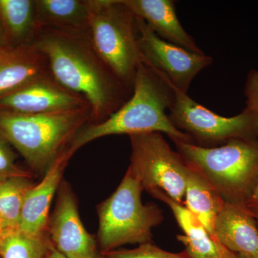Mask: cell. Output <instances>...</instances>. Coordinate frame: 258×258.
I'll list each match as a JSON object with an SVG mask.
<instances>
[{"instance_id":"cell-1","label":"cell","mask_w":258,"mask_h":258,"mask_svg":"<svg viewBox=\"0 0 258 258\" xmlns=\"http://www.w3.org/2000/svg\"><path fill=\"white\" fill-rule=\"evenodd\" d=\"M32 44L46 57L52 78L88 102L90 123L106 120L132 97L133 90L120 82L96 53L88 31L40 29Z\"/></svg>"},{"instance_id":"cell-2","label":"cell","mask_w":258,"mask_h":258,"mask_svg":"<svg viewBox=\"0 0 258 258\" xmlns=\"http://www.w3.org/2000/svg\"><path fill=\"white\" fill-rule=\"evenodd\" d=\"M174 99L172 88L147 64L139 66L133 93L128 101L99 123H88L69 144L72 154L93 141L111 135L164 133L172 141L193 144L192 139L171 123L169 108Z\"/></svg>"},{"instance_id":"cell-3","label":"cell","mask_w":258,"mask_h":258,"mask_svg":"<svg viewBox=\"0 0 258 258\" xmlns=\"http://www.w3.org/2000/svg\"><path fill=\"white\" fill-rule=\"evenodd\" d=\"M91 122L90 106L42 114L0 111V137L32 170L45 173L80 129Z\"/></svg>"},{"instance_id":"cell-4","label":"cell","mask_w":258,"mask_h":258,"mask_svg":"<svg viewBox=\"0 0 258 258\" xmlns=\"http://www.w3.org/2000/svg\"><path fill=\"white\" fill-rule=\"evenodd\" d=\"M185 162L226 203L247 205L258 179V140L232 139L216 147L173 141Z\"/></svg>"},{"instance_id":"cell-5","label":"cell","mask_w":258,"mask_h":258,"mask_svg":"<svg viewBox=\"0 0 258 258\" xmlns=\"http://www.w3.org/2000/svg\"><path fill=\"white\" fill-rule=\"evenodd\" d=\"M88 33L100 58L120 82L133 90L142 57L137 18L123 0H89Z\"/></svg>"},{"instance_id":"cell-6","label":"cell","mask_w":258,"mask_h":258,"mask_svg":"<svg viewBox=\"0 0 258 258\" xmlns=\"http://www.w3.org/2000/svg\"><path fill=\"white\" fill-rule=\"evenodd\" d=\"M142 191L140 181L128 169L114 192L98 205L100 253L126 244L152 242V229L160 225L164 215L154 204L142 203Z\"/></svg>"},{"instance_id":"cell-7","label":"cell","mask_w":258,"mask_h":258,"mask_svg":"<svg viewBox=\"0 0 258 258\" xmlns=\"http://www.w3.org/2000/svg\"><path fill=\"white\" fill-rule=\"evenodd\" d=\"M131 153L128 169L149 194L161 191L184 205L186 183L191 168L171 149L162 134L129 136Z\"/></svg>"},{"instance_id":"cell-8","label":"cell","mask_w":258,"mask_h":258,"mask_svg":"<svg viewBox=\"0 0 258 258\" xmlns=\"http://www.w3.org/2000/svg\"><path fill=\"white\" fill-rule=\"evenodd\" d=\"M166 82L174 93V101L169 110L171 123L191 137L195 145L210 148L232 139L258 140V113L244 108L235 116H222Z\"/></svg>"},{"instance_id":"cell-9","label":"cell","mask_w":258,"mask_h":258,"mask_svg":"<svg viewBox=\"0 0 258 258\" xmlns=\"http://www.w3.org/2000/svg\"><path fill=\"white\" fill-rule=\"evenodd\" d=\"M136 18L142 62L171 86L187 93L197 75L213 62L212 57L162 40L143 20Z\"/></svg>"},{"instance_id":"cell-10","label":"cell","mask_w":258,"mask_h":258,"mask_svg":"<svg viewBox=\"0 0 258 258\" xmlns=\"http://www.w3.org/2000/svg\"><path fill=\"white\" fill-rule=\"evenodd\" d=\"M58 196L47 233L55 248L66 258H97V241L90 235L80 218L76 197L69 185L61 181Z\"/></svg>"},{"instance_id":"cell-11","label":"cell","mask_w":258,"mask_h":258,"mask_svg":"<svg viewBox=\"0 0 258 258\" xmlns=\"http://www.w3.org/2000/svg\"><path fill=\"white\" fill-rule=\"evenodd\" d=\"M90 106L82 96L60 86L51 74L40 76L0 97V111L42 114Z\"/></svg>"},{"instance_id":"cell-12","label":"cell","mask_w":258,"mask_h":258,"mask_svg":"<svg viewBox=\"0 0 258 258\" xmlns=\"http://www.w3.org/2000/svg\"><path fill=\"white\" fill-rule=\"evenodd\" d=\"M73 155L69 147L64 148L45 171L42 181L29 191L22 210L19 230L31 235L47 233L51 203Z\"/></svg>"},{"instance_id":"cell-13","label":"cell","mask_w":258,"mask_h":258,"mask_svg":"<svg viewBox=\"0 0 258 258\" xmlns=\"http://www.w3.org/2000/svg\"><path fill=\"white\" fill-rule=\"evenodd\" d=\"M137 18L142 19L158 37L198 53H204L195 39L180 23L173 0H123Z\"/></svg>"},{"instance_id":"cell-14","label":"cell","mask_w":258,"mask_h":258,"mask_svg":"<svg viewBox=\"0 0 258 258\" xmlns=\"http://www.w3.org/2000/svg\"><path fill=\"white\" fill-rule=\"evenodd\" d=\"M49 74L46 57L33 44L0 47V97Z\"/></svg>"},{"instance_id":"cell-15","label":"cell","mask_w":258,"mask_h":258,"mask_svg":"<svg viewBox=\"0 0 258 258\" xmlns=\"http://www.w3.org/2000/svg\"><path fill=\"white\" fill-rule=\"evenodd\" d=\"M216 233L230 252L258 258V225L247 205L225 203L217 217Z\"/></svg>"},{"instance_id":"cell-16","label":"cell","mask_w":258,"mask_h":258,"mask_svg":"<svg viewBox=\"0 0 258 258\" xmlns=\"http://www.w3.org/2000/svg\"><path fill=\"white\" fill-rule=\"evenodd\" d=\"M154 198L166 203L174 214L178 225L185 235L176 236L184 244L183 253L187 258H237L236 254L226 248H222L214 240L197 217L184 205L171 200L161 191L151 194Z\"/></svg>"},{"instance_id":"cell-17","label":"cell","mask_w":258,"mask_h":258,"mask_svg":"<svg viewBox=\"0 0 258 258\" xmlns=\"http://www.w3.org/2000/svg\"><path fill=\"white\" fill-rule=\"evenodd\" d=\"M38 30L42 28L86 32L89 0H35Z\"/></svg>"},{"instance_id":"cell-18","label":"cell","mask_w":258,"mask_h":258,"mask_svg":"<svg viewBox=\"0 0 258 258\" xmlns=\"http://www.w3.org/2000/svg\"><path fill=\"white\" fill-rule=\"evenodd\" d=\"M225 203L208 180L191 169L186 183L184 206L197 217L214 242L222 248L225 247L217 237L216 222Z\"/></svg>"},{"instance_id":"cell-19","label":"cell","mask_w":258,"mask_h":258,"mask_svg":"<svg viewBox=\"0 0 258 258\" xmlns=\"http://www.w3.org/2000/svg\"><path fill=\"white\" fill-rule=\"evenodd\" d=\"M0 21L8 45L32 44L38 31L35 0H0Z\"/></svg>"},{"instance_id":"cell-20","label":"cell","mask_w":258,"mask_h":258,"mask_svg":"<svg viewBox=\"0 0 258 258\" xmlns=\"http://www.w3.org/2000/svg\"><path fill=\"white\" fill-rule=\"evenodd\" d=\"M29 178L13 176L0 181V217L5 231L19 230L24 203L35 186Z\"/></svg>"},{"instance_id":"cell-21","label":"cell","mask_w":258,"mask_h":258,"mask_svg":"<svg viewBox=\"0 0 258 258\" xmlns=\"http://www.w3.org/2000/svg\"><path fill=\"white\" fill-rule=\"evenodd\" d=\"M50 244L47 233L36 236L19 230L5 231L0 237V258H44Z\"/></svg>"},{"instance_id":"cell-22","label":"cell","mask_w":258,"mask_h":258,"mask_svg":"<svg viewBox=\"0 0 258 258\" xmlns=\"http://www.w3.org/2000/svg\"><path fill=\"white\" fill-rule=\"evenodd\" d=\"M101 254L106 258H187L182 252L180 253L167 252L152 242L139 244L137 248L114 249Z\"/></svg>"},{"instance_id":"cell-23","label":"cell","mask_w":258,"mask_h":258,"mask_svg":"<svg viewBox=\"0 0 258 258\" xmlns=\"http://www.w3.org/2000/svg\"><path fill=\"white\" fill-rule=\"evenodd\" d=\"M9 144L0 137V181L13 176L30 177L28 172L22 170L15 164V156Z\"/></svg>"},{"instance_id":"cell-24","label":"cell","mask_w":258,"mask_h":258,"mask_svg":"<svg viewBox=\"0 0 258 258\" xmlns=\"http://www.w3.org/2000/svg\"><path fill=\"white\" fill-rule=\"evenodd\" d=\"M246 109L258 113V70L249 71L244 86Z\"/></svg>"},{"instance_id":"cell-25","label":"cell","mask_w":258,"mask_h":258,"mask_svg":"<svg viewBox=\"0 0 258 258\" xmlns=\"http://www.w3.org/2000/svg\"><path fill=\"white\" fill-rule=\"evenodd\" d=\"M249 208H258V179L252 191V195L247 203Z\"/></svg>"},{"instance_id":"cell-26","label":"cell","mask_w":258,"mask_h":258,"mask_svg":"<svg viewBox=\"0 0 258 258\" xmlns=\"http://www.w3.org/2000/svg\"><path fill=\"white\" fill-rule=\"evenodd\" d=\"M44 258H66L62 254L60 253L54 247L53 244L51 242L48 250Z\"/></svg>"},{"instance_id":"cell-27","label":"cell","mask_w":258,"mask_h":258,"mask_svg":"<svg viewBox=\"0 0 258 258\" xmlns=\"http://www.w3.org/2000/svg\"><path fill=\"white\" fill-rule=\"evenodd\" d=\"M6 45H8V42H7L6 37H5L4 29H3V25L0 21V47L6 46Z\"/></svg>"},{"instance_id":"cell-28","label":"cell","mask_w":258,"mask_h":258,"mask_svg":"<svg viewBox=\"0 0 258 258\" xmlns=\"http://www.w3.org/2000/svg\"><path fill=\"white\" fill-rule=\"evenodd\" d=\"M249 210H250L251 212H252V214H253L254 218H255L256 221H257L258 225V208H249Z\"/></svg>"},{"instance_id":"cell-29","label":"cell","mask_w":258,"mask_h":258,"mask_svg":"<svg viewBox=\"0 0 258 258\" xmlns=\"http://www.w3.org/2000/svg\"><path fill=\"white\" fill-rule=\"evenodd\" d=\"M0 232H5V229H4V225H3V221H2L1 217H0Z\"/></svg>"},{"instance_id":"cell-30","label":"cell","mask_w":258,"mask_h":258,"mask_svg":"<svg viewBox=\"0 0 258 258\" xmlns=\"http://www.w3.org/2000/svg\"><path fill=\"white\" fill-rule=\"evenodd\" d=\"M237 258H251L243 254H235Z\"/></svg>"},{"instance_id":"cell-31","label":"cell","mask_w":258,"mask_h":258,"mask_svg":"<svg viewBox=\"0 0 258 258\" xmlns=\"http://www.w3.org/2000/svg\"><path fill=\"white\" fill-rule=\"evenodd\" d=\"M97 258H106V257H105L104 256L102 255L101 254H100L99 255H98V257Z\"/></svg>"},{"instance_id":"cell-32","label":"cell","mask_w":258,"mask_h":258,"mask_svg":"<svg viewBox=\"0 0 258 258\" xmlns=\"http://www.w3.org/2000/svg\"><path fill=\"white\" fill-rule=\"evenodd\" d=\"M3 232H0V237H2V235H3Z\"/></svg>"}]
</instances>
